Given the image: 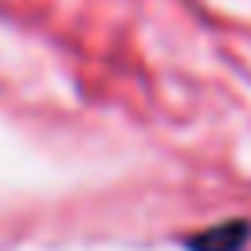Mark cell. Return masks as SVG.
I'll return each instance as SVG.
<instances>
[{
  "instance_id": "obj_1",
  "label": "cell",
  "mask_w": 251,
  "mask_h": 251,
  "mask_svg": "<svg viewBox=\"0 0 251 251\" xmlns=\"http://www.w3.org/2000/svg\"><path fill=\"white\" fill-rule=\"evenodd\" d=\"M243 239H247V224L212 227L208 235H196V239H192V251H239Z\"/></svg>"
}]
</instances>
